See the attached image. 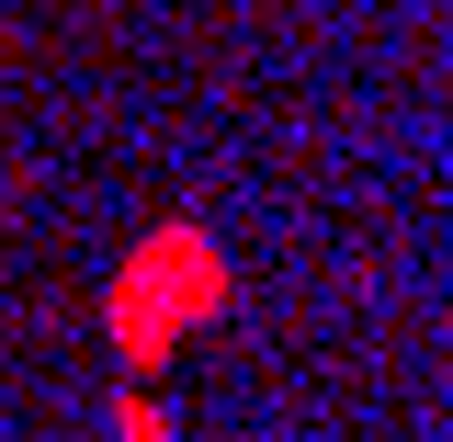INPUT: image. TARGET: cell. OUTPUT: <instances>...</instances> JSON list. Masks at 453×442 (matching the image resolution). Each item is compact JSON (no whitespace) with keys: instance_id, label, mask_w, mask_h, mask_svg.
<instances>
[{"instance_id":"1","label":"cell","mask_w":453,"mask_h":442,"mask_svg":"<svg viewBox=\"0 0 453 442\" xmlns=\"http://www.w3.org/2000/svg\"><path fill=\"white\" fill-rule=\"evenodd\" d=\"M216 306H226V250H216L193 216H170V227H148V238H136V261L113 273L103 330H113V352H125V363H159L170 340L204 330Z\"/></svg>"}]
</instances>
